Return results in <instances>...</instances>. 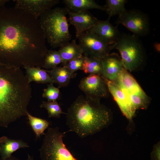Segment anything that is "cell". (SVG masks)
I'll list each match as a JSON object with an SVG mask.
<instances>
[{
	"instance_id": "cell-1",
	"label": "cell",
	"mask_w": 160,
	"mask_h": 160,
	"mask_svg": "<svg viewBox=\"0 0 160 160\" xmlns=\"http://www.w3.org/2000/svg\"><path fill=\"white\" fill-rule=\"evenodd\" d=\"M39 19L23 10L0 7V63L42 68L48 50Z\"/></svg>"
},
{
	"instance_id": "cell-2",
	"label": "cell",
	"mask_w": 160,
	"mask_h": 160,
	"mask_svg": "<svg viewBox=\"0 0 160 160\" xmlns=\"http://www.w3.org/2000/svg\"><path fill=\"white\" fill-rule=\"evenodd\" d=\"M32 89L20 68L0 63V127L26 116Z\"/></svg>"
},
{
	"instance_id": "cell-3",
	"label": "cell",
	"mask_w": 160,
	"mask_h": 160,
	"mask_svg": "<svg viewBox=\"0 0 160 160\" xmlns=\"http://www.w3.org/2000/svg\"><path fill=\"white\" fill-rule=\"evenodd\" d=\"M66 124L69 131L83 138L99 132L109 124L111 113L100 99L80 95L68 108Z\"/></svg>"
},
{
	"instance_id": "cell-4",
	"label": "cell",
	"mask_w": 160,
	"mask_h": 160,
	"mask_svg": "<svg viewBox=\"0 0 160 160\" xmlns=\"http://www.w3.org/2000/svg\"><path fill=\"white\" fill-rule=\"evenodd\" d=\"M65 8L57 7L45 12L39 19L45 38L53 48L60 47L71 39Z\"/></svg>"
},
{
	"instance_id": "cell-5",
	"label": "cell",
	"mask_w": 160,
	"mask_h": 160,
	"mask_svg": "<svg viewBox=\"0 0 160 160\" xmlns=\"http://www.w3.org/2000/svg\"><path fill=\"white\" fill-rule=\"evenodd\" d=\"M112 49L119 52L124 68L129 72L137 71L145 66L147 60L146 49L139 37L133 34L121 33Z\"/></svg>"
},
{
	"instance_id": "cell-6",
	"label": "cell",
	"mask_w": 160,
	"mask_h": 160,
	"mask_svg": "<svg viewBox=\"0 0 160 160\" xmlns=\"http://www.w3.org/2000/svg\"><path fill=\"white\" fill-rule=\"evenodd\" d=\"M67 132L48 127L39 149L41 160H77L66 148L63 137Z\"/></svg>"
},
{
	"instance_id": "cell-7",
	"label": "cell",
	"mask_w": 160,
	"mask_h": 160,
	"mask_svg": "<svg viewBox=\"0 0 160 160\" xmlns=\"http://www.w3.org/2000/svg\"><path fill=\"white\" fill-rule=\"evenodd\" d=\"M116 23L117 26L120 24L123 25L138 37L146 36L150 33L148 15L137 9H126L118 15Z\"/></svg>"
},
{
	"instance_id": "cell-8",
	"label": "cell",
	"mask_w": 160,
	"mask_h": 160,
	"mask_svg": "<svg viewBox=\"0 0 160 160\" xmlns=\"http://www.w3.org/2000/svg\"><path fill=\"white\" fill-rule=\"evenodd\" d=\"M77 39L84 56L102 59L109 54L112 49L111 45L108 44L88 30L81 34Z\"/></svg>"
},
{
	"instance_id": "cell-9",
	"label": "cell",
	"mask_w": 160,
	"mask_h": 160,
	"mask_svg": "<svg viewBox=\"0 0 160 160\" xmlns=\"http://www.w3.org/2000/svg\"><path fill=\"white\" fill-rule=\"evenodd\" d=\"M79 87L85 95L93 97L100 99L109 96L107 85L102 77L98 75L89 74L82 78Z\"/></svg>"
},
{
	"instance_id": "cell-10",
	"label": "cell",
	"mask_w": 160,
	"mask_h": 160,
	"mask_svg": "<svg viewBox=\"0 0 160 160\" xmlns=\"http://www.w3.org/2000/svg\"><path fill=\"white\" fill-rule=\"evenodd\" d=\"M14 8L23 10L37 19L58 4V0H15Z\"/></svg>"
},
{
	"instance_id": "cell-11",
	"label": "cell",
	"mask_w": 160,
	"mask_h": 160,
	"mask_svg": "<svg viewBox=\"0 0 160 160\" xmlns=\"http://www.w3.org/2000/svg\"><path fill=\"white\" fill-rule=\"evenodd\" d=\"M102 77L107 85L109 92L113 96L123 115L129 119H132L136 111L131 105L127 96L114 82Z\"/></svg>"
},
{
	"instance_id": "cell-12",
	"label": "cell",
	"mask_w": 160,
	"mask_h": 160,
	"mask_svg": "<svg viewBox=\"0 0 160 160\" xmlns=\"http://www.w3.org/2000/svg\"><path fill=\"white\" fill-rule=\"evenodd\" d=\"M66 9L69 17L68 21L76 29V38L95 25L98 20L88 11L74 12Z\"/></svg>"
},
{
	"instance_id": "cell-13",
	"label": "cell",
	"mask_w": 160,
	"mask_h": 160,
	"mask_svg": "<svg viewBox=\"0 0 160 160\" xmlns=\"http://www.w3.org/2000/svg\"><path fill=\"white\" fill-rule=\"evenodd\" d=\"M117 27V26H113L108 20H98L96 23L88 31L94 33L107 44L111 45L116 42L121 34Z\"/></svg>"
},
{
	"instance_id": "cell-14",
	"label": "cell",
	"mask_w": 160,
	"mask_h": 160,
	"mask_svg": "<svg viewBox=\"0 0 160 160\" xmlns=\"http://www.w3.org/2000/svg\"><path fill=\"white\" fill-rule=\"evenodd\" d=\"M102 77L112 81L117 79L124 69L120 57L117 53H110L101 59Z\"/></svg>"
},
{
	"instance_id": "cell-15",
	"label": "cell",
	"mask_w": 160,
	"mask_h": 160,
	"mask_svg": "<svg viewBox=\"0 0 160 160\" xmlns=\"http://www.w3.org/2000/svg\"><path fill=\"white\" fill-rule=\"evenodd\" d=\"M29 147L28 144L22 140L11 139L6 136H2L0 137V158L5 159L10 157L17 150Z\"/></svg>"
},
{
	"instance_id": "cell-16",
	"label": "cell",
	"mask_w": 160,
	"mask_h": 160,
	"mask_svg": "<svg viewBox=\"0 0 160 160\" xmlns=\"http://www.w3.org/2000/svg\"><path fill=\"white\" fill-rule=\"evenodd\" d=\"M114 82L127 95L143 89L128 71L124 69Z\"/></svg>"
},
{
	"instance_id": "cell-17",
	"label": "cell",
	"mask_w": 160,
	"mask_h": 160,
	"mask_svg": "<svg viewBox=\"0 0 160 160\" xmlns=\"http://www.w3.org/2000/svg\"><path fill=\"white\" fill-rule=\"evenodd\" d=\"M63 2L67 9L74 12L93 9L105 11L104 6L98 4L93 0H64Z\"/></svg>"
},
{
	"instance_id": "cell-18",
	"label": "cell",
	"mask_w": 160,
	"mask_h": 160,
	"mask_svg": "<svg viewBox=\"0 0 160 160\" xmlns=\"http://www.w3.org/2000/svg\"><path fill=\"white\" fill-rule=\"evenodd\" d=\"M63 65L70 61L83 56V52L75 40L60 47L58 51Z\"/></svg>"
},
{
	"instance_id": "cell-19",
	"label": "cell",
	"mask_w": 160,
	"mask_h": 160,
	"mask_svg": "<svg viewBox=\"0 0 160 160\" xmlns=\"http://www.w3.org/2000/svg\"><path fill=\"white\" fill-rule=\"evenodd\" d=\"M47 71L55 83L58 85L59 88L68 86L71 79L76 75L64 66H57Z\"/></svg>"
},
{
	"instance_id": "cell-20",
	"label": "cell",
	"mask_w": 160,
	"mask_h": 160,
	"mask_svg": "<svg viewBox=\"0 0 160 160\" xmlns=\"http://www.w3.org/2000/svg\"><path fill=\"white\" fill-rule=\"evenodd\" d=\"M23 68L25 70V74L30 83L33 81L41 84L55 83L47 70L36 67L26 66Z\"/></svg>"
},
{
	"instance_id": "cell-21",
	"label": "cell",
	"mask_w": 160,
	"mask_h": 160,
	"mask_svg": "<svg viewBox=\"0 0 160 160\" xmlns=\"http://www.w3.org/2000/svg\"><path fill=\"white\" fill-rule=\"evenodd\" d=\"M82 70L86 73L96 74L101 76L103 66L101 59L84 56Z\"/></svg>"
},
{
	"instance_id": "cell-22",
	"label": "cell",
	"mask_w": 160,
	"mask_h": 160,
	"mask_svg": "<svg viewBox=\"0 0 160 160\" xmlns=\"http://www.w3.org/2000/svg\"><path fill=\"white\" fill-rule=\"evenodd\" d=\"M26 116L36 137L39 138L41 135H44L45 130L49 127V122L46 120L33 116L28 111Z\"/></svg>"
},
{
	"instance_id": "cell-23",
	"label": "cell",
	"mask_w": 160,
	"mask_h": 160,
	"mask_svg": "<svg viewBox=\"0 0 160 160\" xmlns=\"http://www.w3.org/2000/svg\"><path fill=\"white\" fill-rule=\"evenodd\" d=\"M127 95L131 105L135 111L147 108L149 103V99L143 89Z\"/></svg>"
},
{
	"instance_id": "cell-24",
	"label": "cell",
	"mask_w": 160,
	"mask_h": 160,
	"mask_svg": "<svg viewBox=\"0 0 160 160\" xmlns=\"http://www.w3.org/2000/svg\"><path fill=\"white\" fill-rule=\"evenodd\" d=\"M126 0H107L104 6L105 11L108 14L107 20H109L111 17L115 15L122 13L126 9L125 4L127 2Z\"/></svg>"
},
{
	"instance_id": "cell-25",
	"label": "cell",
	"mask_w": 160,
	"mask_h": 160,
	"mask_svg": "<svg viewBox=\"0 0 160 160\" xmlns=\"http://www.w3.org/2000/svg\"><path fill=\"white\" fill-rule=\"evenodd\" d=\"M62 63V59L58 51L48 50L45 56L42 68L52 69Z\"/></svg>"
},
{
	"instance_id": "cell-26",
	"label": "cell",
	"mask_w": 160,
	"mask_h": 160,
	"mask_svg": "<svg viewBox=\"0 0 160 160\" xmlns=\"http://www.w3.org/2000/svg\"><path fill=\"white\" fill-rule=\"evenodd\" d=\"M41 108H44L47 111L49 118H59L63 112L57 101H43L40 105Z\"/></svg>"
},
{
	"instance_id": "cell-27",
	"label": "cell",
	"mask_w": 160,
	"mask_h": 160,
	"mask_svg": "<svg viewBox=\"0 0 160 160\" xmlns=\"http://www.w3.org/2000/svg\"><path fill=\"white\" fill-rule=\"evenodd\" d=\"M60 95L59 88L56 87L53 85V83L49 84L47 87L43 90L42 96L47 99L49 102L57 101Z\"/></svg>"
},
{
	"instance_id": "cell-28",
	"label": "cell",
	"mask_w": 160,
	"mask_h": 160,
	"mask_svg": "<svg viewBox=\"0 0 160 160\" xmlns=\"http://www.w3.org/2000/svg\"><path fill=\"white\" fill-rule=\"evenodd\" d=\"M83 57L84 55L82 57L71 60L63 66L73 73L79 70H82L84 63Z\"/></svg>"
},
{
	"instance_id": "cell-29",
	"label": "cell",
	"mask_w": 160,
	"mask_h": 160,
	"mask_svg": "<svg viewBox=\"0 0 160 160\" xmlns=\"http://www.w3.org/2000/svg\"><path fill=\"white\" fill-rule=\"evenodd\" d=\"M152 160H160V147L159 145L154 147L151 154Z\"/></svg>"
},
{
	"instance_id": "cell-30",
	"label": "cell",
	"mask_w": 160,
	"mask_h": 160,
	"mask_svg": "<svg viewBox=\"0 0 160 160\" xmlns=\"http://www.w3.org/2000/svg\"><path fill=\"white\" fill-rule=\"evenodd\" d=\"M0 160H19L15 156H11L10 157L4 159H0Z\"/></svg>"
},
{
	"instance_id": "cell-31",
	"label": "cell",
	"mask_w": 160,
	"mask_h": 160,
	"mask_svg": "<svg viewBox=\"0 0 160 160\" xmlns=\"http://www.w3.org/2000/svg\"><path fill=\"white\" fill-rule=\"evenodd\" d=\"M9 1L8 0H0V7L4 5L6 3Z\"/></svg>"
},
{
	"instance_id": "cell-32",
	"label": "cell",
	"mask_w": 160,
	"mask_h": 160,
	"mask_svg": "<svg viewBox=\"0 0 160 160\" xmlns=\"http://www.w3.org/2000/svg\"><path fill=\"white\" fill-rule=\"evenodd\" d=\"M155 48L158 51H160V44L159 43H156L154 44Z\"/></svg>"
},
{
	"instance_id": "cell-33",
	"label": "cell",
	"mask_w": 160,
	"mask_h": 160,
	"mask_svg": "<svg viewBox=\"0 0 160 160\" xmlns=\"http://www.w3.org/2000/svg\"><path fill=\"white\" fill-rule=\"evenodd\" d=\"M26 160H34V159L33 156L28 154V157Z\"/></svg>"
}]
</instances>
